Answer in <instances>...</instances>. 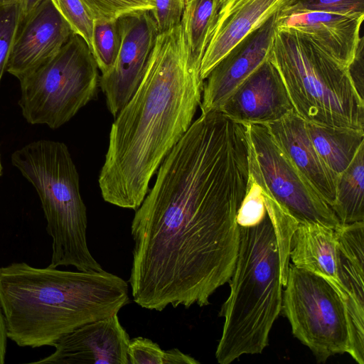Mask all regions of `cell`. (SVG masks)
<instances>
[{
  "instance_id": "cell-1",
  "label": "cell",
  "mask_w": 364,
  "mask_h": 364,
  "mask_svg": "<svg viewBox=\"0 0 364 364\" xmlns=\"http://www.w3.org/2000/svg\"><path fill=\"white\" fill-rule=\"evenodd\" d=\"M249 186L245 132L200 114L161 164L132 220L128 282L136 304L158 311L210 304L235 268Z\"/></svg>"
},
{
  "instance_id": "cell-2",
  "label": "cell",
  "mask_w": 364,
  "mask_h": 364,
  "mask_svg": "<svg viewBox=\"0 0 364 364\" xmlns=\"http://www.w3.org/2000/svg\"><path fill=\"white\" fill-rule=\"evenodd\" d=\"M181 23L159 33L143 77L112 124L99 176L105 201L136 210L161 164L193 123L204 80Z\"/></svg>"
},
{
  "instance_id": "cell-3",
  "label": "cell",
  "mask_w": 364,
  "mask_h": 364,
  "mask_svg": "<svg viewBox=\"0 0 364 364\" xmlns=\"http://www.w3.org/2000/svg\"><path fill=\"white\" fill-rule=\"evenodd\" d=\"M128 283L102 272L13 262L0 267V307L8 338L21 347L53 346L79 327L118 314Z\"/></svg>"
},
{
  "instance_id": "cell-4",
  "label": "cell",
  "mask_w": 364,
  "mask_h": 364,
  "mask_svg": "<svg viewBox=\"0 0 364 364\" xmlns=\"http://www.w3.org/2000/svg\"><path fill=\"white\" fill-rule=\"evenodd\" d=\"M236 263L230 292L219 316L225 318L215 358L230 364L242 355L259 354L282 311L280 245L267 211L258 222L239 225Z\"/></svg>"
},
{
  "instance_id": "cell-5",
  "label": "cell",
  "mask_w": 364,
  "mask_h": 364,
  "mask_svg": "<svg viewBox=\"0 0 364 364\" xmlns=\"http://www.w3.org/2000/svg\"><path fill=\"white\" fill-rule=\"evenodd\" d=\"M11 161L31 183L41 200L46 230L52 239L48 266H73L87 272L103 271L87 246V209L68 146L61 141L39 139L14 151Z\"/></svg>"
},
{
  "instance_id": "cell-6",
  "label": "cell",
  "mask_w": 364,
  "mask_h": 364,
  "mask_svg": "<svg viewBox=\"0 0 364 364\" xmlns=\"http://www.w3.org/2000/svg\"><path fill=\"white\" fill-rule=\"evenodd\" d=\"M269 60L282 80L294 112L306 122L364 129V99L348 67L307 38L277 28Z\"/></svg>"
},
{
  "instance_id": "cell-7",
  "label": "cell",
  "mask_w": 364,
  "mask_h": 364,
  "mask_svg": "<svg viewBox=\"0 0 364 364\" xmlns=\"http://www.w3.org/2000/svg\"><path fill=\"white\" fill-rule=\"evenodd\" d=\"M99 78L88 45L73 33L53 58L19 80L21 114L31 124L58 129L95 98Z\"/></svg>"
},
{
  "instance_id": "cell-8",
  "label": "cell",
  "mask_w": 364,
  "mask_h": 364,
  "mask_svg": "<svg viewBox=\"0 0 364 364\" xmlns=\"http://www.w3.org/2000/svg\"><path fill=\"white\" fill-rule=\"evenodd\" d=\"M282 311L293 335L319 362L348 353L350 330L341 295L326 279L289 264Z\"/></svg>"
},
{
  "instance_id": "cell-9",
  "label": "cell",
  "mask_w": 364,
  "mask_h": 364,
  "mask_svg": "<svg viewBox=\"0 0 364 364\" xmlns=\"http://www.w3.org/2000/svg\"><path fill=\"white\" fill-rule=\"evenodd\" d=\"M250 178L298 223L337 230L332 208L290 161L263 124H247Z\"/></svg>"
},
{
  "instance_id": "cell-10",
  "label": "cell",
  "mask_w": 364,
  "mask_h": 364,
  "mask_svg": "<svg viewBox=\"0 0 364 364\" xmlns=\"http://www.w3.org/2000/svg\"><path fill=\"white\" fill-rule=\"evenodd\" d=\"M121 44L112 68L99 78L107 107L114 117L130 100L144 74L159 34L150 11L117 19Z\"/></svg>"
},
{
  "instance_id": "cell-11",
  "label": "cell",
  "mask_w": 364,
  "mask_h": 364,
  "mask_svg": "<svg viewBox=\"0 0 364 364\" xmlns=\"http://www.w3.org/2000/svg\"><path fill=\"white\" fill-rule=\"evenodd\" d=\"M294 0H218L216 14L203 55L204 80L213 68L247 36Z\"/></svg>"
},
{
  "instance_id": "cell-12",
  "label": "cell",
  "mask_w": 364,
  "mask_h": 364,
  "mask_svg": "<svg viewBox=\"0 0 364 364\" xmlns=\"http://www.w3.org/2000/svg\"><path fill=\"white\" fill-rule=\"evenodd\" d=\"M73 33L52 1L43 0L21 21L6 71L21 80L53 58Z\"/></svg>"
},
{
  "instance_id": "cell-13",
  "label": "cell",
  "mask_w": 364,
  "mask_h": 364,
  "mask_svg": "<svg viewBox=\"0 0 364 364\" xmlns=\"http://www.w3.org/2000/svg\"><path fill=\"white\" fill-rule=\"evenodd\" d=\"M279 13L242 40L210 71L203 84L201 113L218 111L232 92L269 59Z\"/></svg>"
},
{
  "instance_id": "cell-14",
  "label": "cell",
  "mask_w": 364,
  "mask_h": 364,
  "mask_svg": "<svg viewBox=\"0 0 364 364\" xmlns=\"http://www.w3.org/2000/svg\"><path fill=\"white\" fill-rule=\"evenodd\" d=\"M130 338L117 314L100 319L64 336L50 355L33 362L49 364H129Z\"/></svg>"
},
{
  "instance_id": "cell-15",
  "label": "cell",
  "mask_w": 364,
  "mask_h": 364,
  "mask_svg": "<svg viewBox=\"0 0 364 364\" xmlns=\"http://www.w3.org/2000/svg\"><path fill=\"white\" fill-rule=\"evenodd\" d=\"M338 249L339 294L350 330L348 354L364 363V222L341 225L336 230Z\"/></svg>"
},
{
  "instance_id": "cell-16",
  "label": "cell",
  "mask_w": 364,
  "mask_h": 364,
  "mask_svg": "<svg viewBox=\"0 0 364 364\" xmlns=\"http://www.w3.org/2000/svg\"><path fill=\"white\" fill-rule=\"evenodd\" d=\"M292 110L282 80L268 59L232 92L218 111L242 124L267 125Z\"/></svg>"
},
{
  "instance_id": "cell-17",
  "label": "cell",
  "mask_w": 364,
  "mask_h": 364,
  "mask_svg": "<svg viewBox=\"0 0 364 364\" xmlns=\"http://www.w3.org/2000/svg\"><path fill=\"white\" fill-rule=\"evenodd\" d=\"M364 16L319 11H281L276 28L296 32L312 41L341 64L349 67L363 40L360 31Z\"/></svg>"
},
{
  "instance_id": "cell-18",
  "label": "cell",
  "mask_w": 364,
  "mask_h": 364,
  "mask_svg": "<svg viewBox=\"0 0 364 364\" xmlns=\"http://www.w3.org/2000/svg\"><path fill=\"white\" fill-rule=\"evenodd\" d=\"M295 167L331 208L336 200L338 175L321 159L309 135L306 122L292 110L265 125Z\"/></svg>"
},
{
  "instance_id": "cell-19",
  "label": "cell",
  "mask_w": 364,
  "mask_h": 364,
  "mask_svg": "<svg viewBox=\"0 0 364 364\" xmlns=\"http://www.w3.org/2000/svg\"><path fill=\"white\" fill-rule=\"evenodd\" d=\"M289 258L294 266L326 279L339 293L335 230L316 223H298L291 237Z\"/></svg>"
},
{
  "instance_id": "cell-20",
  "label": "cell",
  "mask_w": 364,
  "mask_h": 364,
  "mask_svg": "<svg viewBox=\"0 0 364 364\" xmlns=\"http://www.w3.org/2000/svg\"><path fill=\"white\" fill-rule=\"evenodd\" d=\"M310 139L326 164L338 176L352 162L364 144V129L306 122Z\"/></svg>"
},
{
  "instance_id": "cell-21",
  "label": "cell",
  "mask_w": 364,
  "mask_h": 364,
  "mask_svg": "<svg viewBox=\"0 0 364 364\" xmlns=\"http://www.w3.org/2000/svg\"><path fill=\"white\" fill-rule=\"evenodd\" d=\"M364 144L352 162L338 176L336 200L331 208L341 225L364 219Z\"/></svg>"
},
{
  "instance_id": "cell-22",
  "label": "cell",
  "mask_w": 364,
  "mask_h": 364,
  "mask_svg": "<svg viewBox=\"0 0 364 364\" xmlns=\"http://www.w3.org/2000/svg\"><path fill=\"white\" fill-rule=\"evenodd\" d=\"M218 0H186L181 24L194 59L200 63L215 20Z\"/></svg>"
},
{
  "instance_id": "cell-23",
  "label": "cell",
  "mask_w": 364,
  "mask_h": 364,
  "mask_svg": "<svg viewBox=\"0 0 364 364\" xmlns=\"http://www.w3.org/2000/svg\"><path fill=\"white\" fill-rule=\"evenodd\" d=\"M121 44L118 21L96 19L92 35V53L101 74L113 67Z\"/></svg>"
},
{
  "instance_id": "cell-24",
  "label": "cell",
  "mask_w": 364,
  "mask_h": 364,
  "mask_svg": "<svg viewBox=\"0 0 364 364\" xmlns=\"http://www.w3.org/2000/svg\"><path fill=\"white\" fill-rule=\"evenodd\" d=\"M129 364H198L199 361L178 348L163 350L151 340L136 337L128 346Z\"/></svg>"
},
{
  "instance_id": "cell-25",
  "label": "cell",
  "mask_w": 364,
  "mask_h": 364,
  "mask_svg": "<svg viewBox=\"0 0 364 364\" xmlns=\"http://www.w3.org/2000/svg\"><path fill=\"white\" fill-rule=\"evenodd\" d=\"M96 20L117 21L119 18L138 12L152 11L154 0H81Z\"/></svg>"
},
{
  "instance_id": "cell-26",
  "label": "cell",
  "mask_w": 364,
  "mask_h": 364,
  "mask_svg": "<svg viewBox=\"0 0 364 364\" xmlns=\"http://www.w3.org/2000/svg\"><path fill=\"white\" fill-rule=\"evenodd\" d=\"M69 25L73 33L82 38L92 48V35L95 19L81 0H51Z\"/></svg>"
},
{
  "instance_id": "cell-27",
  "label": "cell",
  "mask_w": 364,
  "mask_h": 364,
  "mask_svg": "<svg viewBox=\"0 0 364 364\" xmlns=\"http://www.w3.org/2000/svg\"><path fill=\"white\" fill-rule=\"evenodd\" d=\"M21 21L19 3L0 5V83Z\"/></svg>"
},
{
  "instance_id": "cell-28",
  "label": "cell",
  "mask_w": 364,
  "mask_h": 364,
  "mask_svg": "<svg viewBox=\"0 0 364 364\" xmlns=\"http://www.w3.org/2000/svg\"><path fill=\"white\" fill-rule=\"evenodd\" d=\"M283 10L319 11L350 16H364V0H294Z\"/></svg>"
},
{
  "instance_id": "cell-29",
  "label": "cell",
  "mask_w": 364,
  "mask_h": 364,
  "mask_svg": "<svg viewBox=\"0 0 364 364\" xmlns=\"http://www.w3.org/2000/svg\"><path fill=\"white\" fill-rule=\"evenodd\" d=\"M185 3L186 0H154V9L150 11L159 33L181 23Z\"/></svg>"
},
{
  "instance_id": "cell-30",
  "label": "cell",
  "mask_w": 364,
  "mask_h": 364,
  "mask_svg": "<svg viewBox=\"0 0 364 364\" xmlns=\"http://www.w3.org/2000/svg\"><path fill=\"white\" fill-rule=\"evenodd\" d=\"M355 87L359 95L363 97V40L361 41L355 58L348 67Z\"/></svg>"
},
{
  "instance_id": "cell-31",
  "label": "cell",
  "mask_w": 364,
  "mask_h": 364,
  "mask_svg": "<svg viewBox=\"0 0 364 364\" xmlns=\"http://www.w3.org/2000/svg\"><path fill=\"white\" fill-rule=\"evenodd\" d=\"M7 338L5 320L0 307V364H4L5 362Z\"/></svg>"
},
{
  "instance_id": "cell-32",
  "label": "cell",
  "mask_w": 364,
  "mask_h": 364,
  "mask_svg": "<svg viewBox=\"0 0 364 364\" xmlns=\"http://www.w3.org/2000/svg\"><path fill=\"white\" fill-rule=\"evenodd\" d=\"M42 1L43 0H21L19 4L21 10L22 20L31 13Z\"/></svg>"
},
{
  "instance_id": "cell-33",
  "label": "cell",
  "mask_w": 364,
  "mask_h": 364,
  "mask_svg": "<svg viewBox=\"0 0 364 364\" xmlns=\"http://www.w3.org/2000/svg\"><path fill=\"white\" fill-rule=\"evenodd\" d=\"M21 0H0V5H11L19 3Z\"/></svg>"
},
{
  "instance_id": "cell-34",
  "label": "cell",
  "mask_w": 364,
  "mask_h": 364,
  "mask_svg": "<svg viewBox=\"0 0 364 364\" xmlns=\"http://www.w3.org/2000/svg\"><path fill=\"white\" fill-rule=\"evenodd\" d=\"M2 170H3V166H2V164H1V154H0V176L2 174Z\"/></svg>"
}]
</instances>
